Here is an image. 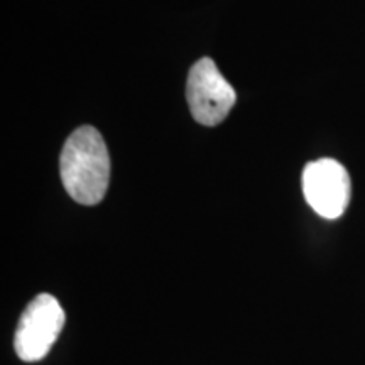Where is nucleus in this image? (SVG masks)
Segmentation results:
<instances>
[{
	"label": "nucleus",
	"instance_id": "f03ea898",
	"mask_svg": "<svg viewBox=\"0 0 365 365\" xmlns=\"http://www.w3.org/2000/svg\"><path fill=\"white\" fill-rule=\"evenodd\" d=\"M65 312L53 294L31 299L17 323L14 350L22 362H39L49 354L65 327Z\"/></svg>",
	"mask_w": 365,
	"mask_h": 365
},
{
	"label": "nucleus",
	"instance_id": "7ed1b4c3",
	"mask_svg": "<svg viewBox=\"0 0 365 365\" xmlns=\"http://www.w3.org/2000/svg\"><path fill=\"white\" fill-rule=\"evenodd\" d=\"M191 115L202 125H218L237 102V93L218 71L215 61L202 58L191 66L186 83Z\"/></svg>",
	"mask_w": 365,
	"mask_h": 365
},
{
	"label": "nucleus",
	"instance_id": "20e7f679",
	"mask_svg": "<svg viewBox=\"0 0 365 365\" xmlns=\"http://www.w3.org/2000/svg\"><path fill=\"white\" fill-rule=\"evenodd\" d=\"M301 185L308 205L319 217L335 220L349 207L352 193L350 176L335 159L325 158L308 163L301 176Z\"/></svg>",
	"mask_w": 365,
	"mask_h": 365
},
{
	"label": "nucleus",
	"instance_id": "f257e3e1",
	"mask_svg": "<svg viewBox=\"0 0 365 365\" xmlns=\"http://www.w3.org/2000/svg\"><path fill=\"white\" fill-rule=\"evenodd\" d=\"M59 173L68 195L80 205H97L110 181V156L100 132L83 125L68 137L59 156Z\"/></svg>",
	"mask_w": 365,
	"mask_h": 365
}]
</instances>
